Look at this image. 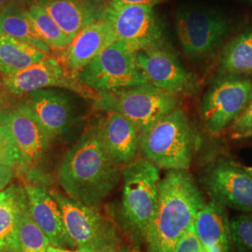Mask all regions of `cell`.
I'll return each instance as SVG.
<instances>
[{
  "instance_id": "cell-1",
  "label": "cell",
  "mask_w": 252,
  "mask_h": 252,
  "mask_svg": "<svg viewBox=\"0 0 252 252\" xmlns=\"http://www.w3.org/2000/svg\"><path fill=\"white\" fill-rule=\"evenodd\" d=\"M122 177V167L106 151L94 122L64 155L58 169V181L67 197L93 207L108 197Z\"/></svg>"
},
{
  "instance_id": "cell-2",
  "label": "cell",
  "mask_w": 252,
  "mask_h": 252,
  "mask_svg": "<svg viewBox=\"0 0 252 252\" xmlns=\"http://www.w3.org/2000/svg\"><path fill=\"white\" fill-rule=\"evenodd\" d=\"M206 201L188 171L169 170L159 182L156 212L146 235V252H173Z\"/></svg>"
},
{
  "instance_id": "cell-3",
  "label": "cell",
  "mask_w": 252,
  "mask_h": 252,
  "mask_svg": "<svg viewBox=\"0 0 252 252\" xmlns=\"http://www.w3.org/2000/svg\"><path fill=\"white\" fill-rule=\"evenodd\" d=\"M140 153L157 167L188 171L197 136L186 112L178 107L139 135Z\"/></svg>"
},
{
  "instance_id": "cell-4",
  "label": "cell",
  "mask_w": 252,
  "mask_h": 252,
  "mask_svg": "<svg viewBox=\"0 0 252 252\" xmlns=\"http://www.w3.org/2000/svg\"><path fill=\"white\" fill-rule=\"evenodd\" d=\"M160 168L145 158H137L123 169L121 221L131 240L145 244L156 212Z\"/></svg>"
},
{
  "instance_id": "cell-5",
  "label": "cell",
  "mask_w": 252,
  "mask_h": 252,
  "mask_svg": "<svg viewBox=\"0 0 252 252\" xmlns=\"http://www.w3.org/2000/svg\"><path fill=\"white\" fill-rule=\"evenodd\" d=\"M94 107L126 118L140 135L159 120L180 107L179 96L151 83L111 92H98Z\"/></svg>"
},
{
  "instance_id": "cell-6",
  "label": "cell",
  "mask_w": 252,
  "mask_h": 252,
  "mask_svg": "<svg viewBox=\"0 0 252 252\" xmlns=\"http://www.w3.org/2000/svg\"><path fill=\"white\" fill-rule=\"evenodd\" d=\"M176 32L183 54L192 61L211 57L225 42L230 22L215 9L182 5L176 13Z\"/></svg>"
},
{
  "instance_id": "cell-7",
  "label": "cell",
  "mask_w": 252,
  "mask_h": 252,
  "mask_svg": "<svg viewBox=\"0 0 252 252\" xmlns=\"http://www.w3.org/2000/svg\"><path fill=\"white\" fill-rule=\"evenodd\" d=\"M252 100V76L218 74L200 103V114L208 134L221 135Z\"/></svg>"
},
{
  "instance_id": "cell-8",
  "label": "cell",
  "mask_w": 252,
  "mask_h": 252,
  "mask_svg": "<svg viewBox=\"0 0 252 252\" xmlns=\"http://www.w3.org/2000/svg\"><path fill=\"white\" fill-rule=\"evenodd\" d=\"M63 213L66 232L77 250L87 252H109L122 246L117 226L96 207H89L53 191Z\"/></svg>"
},
{
  "instance_id": "cell-9",
  "label": "cell",
  "mask_w": 252,
  "mask_h": 252,
  "mask_svg": "<svg viewBox=\"0 0 252 252\" xmlns=\"http://www.w3.org/2000/svg\"><path fill=\"white\" fill-rule=\"evenodd\" d=\"M78 80L98 92H111L150 83L136 60V53L116 40L78 75Z\"/></svg>"
},
{
  "instance_id": "cell-10",
  "label": "cell",
  "mask_w": 252,
  "mask_h": 252,
  "mask_svg": "<svg viewBox=\"0 0 252 252\" xmlns=\"http://www.w3.org/2000/svg\"><path fill=\"white\" fill-rule=\"evenodd\" d=\"M116 38L135 53L162 44L163 25L153 7L109 2L106 19Z\"/></svg>"
},
{
  "instance_id": "cell-11",
  "label": "cell",
  "mask_w": 252,
  "mask_h": 252,
  "mask_svg": "<svg viewBox=\"0 0 252 252\" xmlns=\"http://www.w3.org/2000/svg\"><path fill=\"white\" fill-rule=\"evenodd\" d=\"M203 184L212 201L252 213V167L232 159H219L207 167Z\"/></svg>"
},
{
  "instance_id": "cell-12",
  "label": "cell",
  "mask_w": 252,
  "mask_h": 252,
  "mask_svg": "<svg viewBox=\"0 0 252 252\" xmlns=\"http://www.w3.org/2000/svg\"><path fill=\"white\" fill-rule=\"evenodd\" d=\"M136 60L153 86L176 96L193 95L198 92L196 76L182 64L176 53L163 42L136 53Z\"/></svg>"
},
{
  "instance_id": "cell-13",
  "label": "cell",
  "mask_w": 252,
  "mask_h": 252,
  "mask_svg": "<svg viewBox=\"0 0 252 252\" xmlns=\"http://www.w3.org/2000/svg\"><path fill=\"white\" fill-rule=\"evenodd\" d=\"M4 86L14 94H23L48 88H63L85 98L95 99L97 93L81 83L67 71L59 58L48 55L26 69L2 79Z\"/></svg>"
},
{
  "instance_id": "cell-14",
  "label": "cell",
  "mask_w": 252,
  "mask_h": 252,
  "mask_svg": "<svg viewBox=\"0 0 252 252\" xmlns=\"http://www.w3.org/2000/svg\"><path fill=\"white\" fill-rule=\"evenodd\" d=\"M3 119L15 140L26 169L36 167L43 161L52 137L27 104L3 114Z\"/></svg>"
},
{
  "instance_id": "cell-15",
  "label": "cell",
  "mask_w": 252,
  "mask_h": 252,
  "mask_svg": "<svg viewBox=\"0 0 252 252\" xmlns=\"http://www.w3.org/2000/svg\"><path fill=\"white\" fill-rule=\"evenodd\" d=\"M94 121L106 151L114 162L126 167L137 159L140 152L139 134L126 118L116 112L102 111Z\"/></svg>"
},
{
  "instance_id": "cell-16",
  "label": "cell",
  "mask_w": 252,
  "mask_h": 252,
  "mask_svg": "<svg viewBox=\"0 0 252 252\" xmlns=\"http://www.w3.org/2000/svg\"><path fill=\"white\" fill-rule=\"evenodd\" d=\"M110 0H36L63 32L74 38L82 29L104 21Z\"/></svg>"
},
{
  "instance_id": "cell-17",
  "label": "cell",
  "mask_w": 252,
  "mask_h": 252,
  "mask_svg": "<svg viewBox=\"0 0 252 252\" xmlns=\"http://www.w3.org/2000/svg\"><path fill=\"white\" fill-rule=\"evenodd\" d=\"M117 40L107 20L92 24L75 36L60 58L67 71L78 79L81 70Z\"/></svg>"
},
{
  "instance_id": "cell-18",
  "label": "cell",
  "mask_w": 252,
  "mask_h": 252,
  "mask_svg": "<svg viewBox=\"0 0 252 252\" xmlns=\"http://www.w3.org/2000/svg\"><path fill=\"white\" fill-rule=\"evenodd\" d=\"M26 104L52 138L65 134L73 125L72 99L63 92L52 88L35 91L29 93Z\"/></svg>"
},
{
  "instance_id": "cell-19",
  "label": "cell",
  "mask_w": 252,
  "mask_h": 252,
  "mask_svg": "<svg viewBox=\"0 0 252 252\" xmlns=\"http://www.w3.org/2000/svg\"><path fill=\"white\" fill-rule=\"evenodd\" d=\"M25 189L31 216L47 235L51 245L75 250V245L64 226L61 207L52 193L35 184H28Z\"/></svg>"
},
{
  "instance_id": "cell-20",
  "label": "cell",
  "mask_w": 252,
  "mask_h": 252,
  "mask_svg": "<svg viewBox=\"0 0 252 252\" xmlns=\"http://www.w3.org/2000/svg\"><path fill=\"white\" fill-rule=\"evenodd\" d=\"M193 226L204 252H231V220L223 206L212 200L205 203L196 214Z\"/></svg>"
},
{
  "instance_id": "cell-21",
  "label": "cell",
  "mask_w": 252,
  "mask_h": 252,
  "mask_svg": "<svg viewBox=\"0 0 252 252\" xmlns=\"http://www.w3.org/2000/svg\"><path fill=\"white\" fill-rule=\"evenodd\" d=\"M27 206L25 188L10 185L0 191V252L14 250L20 219Z\"/></svg>"
},
{
  "instance_id": "cell-22",
  "label": "cell",
  "mask_w": 252,
  "mask_h": 252,
  "mask_svg": "<svg viewBox=\"0 0 252 252\" xmlns=\"http://www.w3.org/2000/svg\"><path fill=\"white\" fill-rule=\"evenodd\" d=\"M48 55L35 46L0 33V73L4 76L26 69Z\"/></svg>"
},
{
  "instance_id": "cell-23",
  "label": "cell",
  "mask_w": 252,
  "mask_h": 252,
  "mask_svg": "<svg viewBox=\"0 0 252 252\" xmlns=\"http://www.w3.org/2000/svg\"><path fill=\"white\" fill-rule=\"evenodd\" d=\"M0 33L35 46L46 54L51 49L36 30L28 9L12 5L0 11Z\"/></svg>"
},
{
  "instance_id": "cell-24",
  "label": "cell",
  "mask_w": 252,
  "mask_h": 252,
  "mask_svg": "<svg viewBox=\"0 0 252 252\" xmlns=\"http://www.w3.org/2000/svg\"><path fill=\"white\" fill-rule=\"evenodd\" d=\"M218 74L252 76V27L234 36L223 48Z\"/></svg>"
},
{
  "instance_id": "cell-25",
  "label": "cell",
  "mask_w": 252,
  "mask_h": 252,
  "mask_svg": "<svg viewBox=\"0 0 252 252\" xmlns=\"http://www.w3.org/2000/svg\"><path fill=\"white\" fill-rule=\"evenodd\" d=\"M50 245L49 238L35 222L27 206L20 219L13 252H47Z\"/></svg>"
},
{
  "instance_id": "cell-26",
  "label": "cell",
  "mask_w": 252,
  "mask_h": 252,
  "mask_svg": "<svg viewBox=\"0 0 252 252\" xmlns=\"http://www.w3.org/2000/svg\"><path fill=\"white\" fill-rule=\"evenodd\" d=\"M28 12L34 21L38 34L51 50L63 51L71 43L72 38L36 3L28 8Z\"/></svg>"
},
{
  "instance_id": "cell-27",
  "label": "cell",
  "mask_w": 252,
  "mask_h": 252,
  "mask_svg": "<svg viewBox=\"0 0 252 252\" xmlns=\"http://www.w3.org/2000/svg\"><path fill=\"white\" fill-rule=\"evenodd\" d=\"M0 160L13 169H26L22 155L3 115H0Z\"/></svg>"
},
{
  "instance_id": "cell-28",
  "label": "cell",
  "mask_w": 252,
  "mask_h": 252,
  "mask_svg": "<svg viewBox=\"0 0 252 252\" xmlns=\"http://www.w3.org/2000/svg\"><path fill=\"white\" fill-rule=\"evenodd\" d=\"M233 244L237 252H252V213H244L231 220Z\"/></svg>"
},
{
  "instance_id": "cell-29",
  "label": "cell",
  "mask_w": 252,
  "mask_h": 252,
  "mask_svg": "<svg viewBox=\"0 0 252 252\" xmlns=\"http://www.w3.org/2000/svg\"><path fill=\"white\" fill-rule=\"evenodd\" d=\"M232 139H246L252 137V100L249 107L227 129Z\"/></svg>"
},
{
  "instance_id": "cell-30",
  "label": "cell",
  "mask_w": 252,
  "mask_h": 252,
  "mask_svg": "<svg viewBox=\"0 0 252 252\" xmlns=\"http://www.w3.org/2000/svg\"><path fill=\"white\" fill-rule=\"evenodd\" d=\"M173 252H205L195 234L193 223L180 237Z\"/></svg>"
},
{
  "instance_id": "cell-31",
  "label": "cell",
  "mask_w": 252,
  "mask_h": 252,
  "mask_svg": "<svg viewBox=\"0 0 252 252\" xmlns=\"http://www.w3.org/2000/svg\"><path fill=\"white\" fill-rule=\"evenodd\" d=\"M13 178V168L6 164H0V191L5 189Z\"/></svg>"
},
{
  "instance_id": "cell-32",
  "label": "cell",
  "mask_w": 252,
  "mask_h": 252,
  "mask_svg": "<svg viewBox=\"0 0 252 252\" xmlns=\"http://www.w3.org/2000/svg\"><path fill=\"white\" fill-rule=\"evenodd\" d=\"M166 0H110L112 3L125 4V5H140V6H149L153 7L159 5Z\"/></svg>"
},
{
  "instance_id": "cell-33",
  "label": "cell",
  "mask_w": 252,
  "mask_h": 252,
  "mask_svg": "<svg viewBox=\"0 0 252 252\" xmlns=\"http://www.w3.org/2000/svg\"><path fill=\"white\" fill-rule=\"evenodd\" d=\"M36 1V0H0V11L12 5L22 6L28 9L30 6L35 4Z\"/></svg>"
},
{
  "instance_id": "cell-34",
  "label": "cell",
  "mask_w": 252,
  "mask_h": 252,
  "mask_svg": "<svg viewBox=\"0 0 252 252\" xmlns=\"http://www.w3.org/2000/svg\"><path fill=\"white\" fill-rule=\"evenodd\" d=\"M47 252H87L81 250H72V249H63V248H58V247H54L53 245H50L48 248Z\"/></svg>"
},
{
  "instance_id": "cell-35",
  "label": "cell",
  "mask_w": 252,
  "mask_h": 252,
  "mask_svg": "<svg viewBox=\"0 0 252 252\" xmlns=\"http://www.w3.org/2000/svg\"><path fill=\"white\" fill-rule=\"evenodd\" d=\"M138 252L135 249H131V248H128V247H123L121 246L120 248H118L116 250H113L111 252Z\"/></svg>"
},
{
  "instance_id": "cell-36",
  "label": "cell",
  "mask_w": 252,
  "mask_h": 252,
  "mask_svg": "<svg viewBox=\"0 0 252 252\" xmlns=\"http://www.w3.org/2000/svg\"><path fill=\"white\" fill-rule=\"evenodd\" d=\"M245 2H247V3H249V4H251L252 5V0H243Z\"/></svg>"
},
{
  "instance_id": "cell-37",
  "label": "cell",
  "mask_w": 252,
  "mask_h": 252,
  "mask_svg": "<svg viewBox=\"0 0 252 252\" xmlns=\"http://www.w3.org/2000/svg\"><path fill=\"white\" fill-rule=\"evenodd\" d=\"M0 164H5V163L0 160ZM6 165H7V164H6Z\"/></svg>"
},
{
  "instance_id": "cell-38",
  "label": "cell",
  "mask_w": 252,
  "mask_h": 252,
  "mask_svg": "<svg viewBox=\"0 0 252 252\" xmlns=\"http://www.w3.org/2000/svg\"><path fill=\"white\" fill-rule=\"evenodd\" d=\"M13 252V251H7V252Z\"/></svg>"
}]
</instances>
